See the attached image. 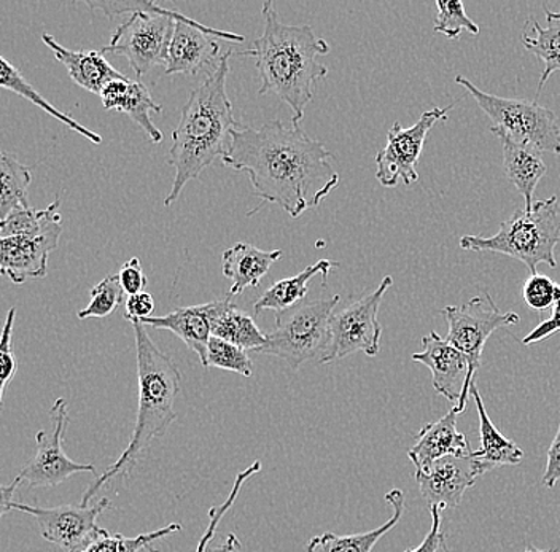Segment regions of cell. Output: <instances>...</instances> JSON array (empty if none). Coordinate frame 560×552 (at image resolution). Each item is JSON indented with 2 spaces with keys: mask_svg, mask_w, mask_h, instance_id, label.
<instances>
[{
  "mask_svg": "<svg viewBox=\"0 0 560 552\" xmlns=\"http://www.w3.org/2000/svg\"><path fill=\"white\" fill-rule=\"evenodd\" d=\"M331 160L330 150L310 138L300 125L279 120L260 128L237 126L222 156L225 166L250 178L260 208L266 202L278 204L292 219L320 205L338 187Z\"/></svg>",
  "mask_w": 560,
  "mask_h": 552,
  "instance_id": "cell-1",
  "label": "cell"
},
{
  "mask_svg": "<svg viewBox=\"0 0 560 552\" xmlns=\"http://www.w3.org/2000/svg\"><path fill=\"white\" fill-rule=\"evenodd\" d=\"M262 20L261 36L250 50L237 55L255 58L261 79L258 94H276L292 108V124H300L313 101L315 85L328 75V69L317 58L328 55L330 45L315 36L307 24H283L271 0L262 3Z\"/></svg>",
  "mask_w": 560,
  "mask_h": 552,
  "instance_id": "cell-2",
  "label": "cell"
},
{
  "mask_svg": "<svg viewBox=\"0 0 560 552\" xmlns=\"http://www.w3.org/2000/svg\"><path fill=\"white\" fill-rule=\"evenodd\" d=\"M231 56V51L222 56L212 75L191 91L182 107L170 150V164L175 174L170 195L164 198L166 208L177 201L185 185L201 176L213 161L223 156L230 145L231 132L240 126L226 91Z\"/></svg>",
  "mask_w": 560,
  "mask_h": 552,
  "instance_id": "cell-3",
  "label": "cell"
},
{
  "mask_svg": "<svg viewBox=\"0 0 560 552\" xmlns=\"http://www.w3.org/2000/svg\"><path fill=\"white\" fill-rule=\"evenodd\" d=\"M131 325L135 328L138 355V418L128 446L117 462L110 465L96 482L86 489L82 497L83 506H88L90 500L96 497L97 492L108 481L131 473L143 450L149 449L158 436H163L177 419L175 400L180 394V372L174 360L164 354L149 337L145 325L140 321H132Z\"/></svg>",
  "mask_w": 560,
  "mask_h": 552,
  "instance_id": "cell-4",
  "label": "cell"
},
{
  "mask_svg": "<svg viewBox=\"0 0 560 552\" xmlns=\"http://www.w3.org/2000/svg\"><path fill=\"white\" fill-rule=\"evenodd\" d=\"M91 10H100L107 19L131 13V19L120 24L112 34L104 54L128 59L136 77H143L155 66H166L175 21L196 23L175 10H167L155 2L140 0H91Z\"/></svg>",
  "mask_w": 560,
  "mask_h": 552,
  "instance_id": "cell-5",
  "label": "cell"
},
{
  "mask_svg": "<svg viewBox=\"0 0 560 552\" xmlns=\"http://www.w3.org/2000/svg\"><path fill=\"white\" fill-rule=\"evenodd\" d=\"M560 240V209L558 197L535 201L532 211H517L500 223L499 233L490 237L464 236L460 247L478 254H500L523 261L530 274L538 265L558 268L556 246Z\"/></svg>",
  "mask_w": 560,
  "mask_h": 552,
  "instance_id": "cell-6",
  "label": "cell"
},
{
  "mask_svg": "<svg viewBox=\"0 0 560 552\" xmlns=\"http://www.w3.org/2000/svg\"><path fill=\"white\" fill-rule=\"evenodd\" d=\"M341 296L303 302L276 314V327L266 334L261 355L279 356L290 368L300 369L306 362H320L330 342V324Z\"/></svg>",
  "mask_w": 560,
  "mask_h": 552,
  "instance_id": "cell-7",
  "label": "cell"
},
{
  "mask_svg": "<svg viewBox=\"0 0 560 552\" xmlns=\"http://www.w3.org/2000/svg\"><path fill=\"white\" fill-rule=\"evenodd\" d=\"M455 83L475 97L476 104L492 121L490 131L497 138L560 155V129L555 111L540 106L537 101L508 99L485 93L462 75L455 77Z\"/></svg>",
  "mask_w": 560,
  "mask_h": 552,
  "instance_id": "cell-8",
  "label": "cell"
},
{
  "mask_svg": "<svg viewBox=\"0 0 560 552\" xmlns=\"http://www.w3.org/2000/svg\"><path fill=\"white\" fill-rule=\"evenodd\" d=\"M394 284L392 275H385L374 292L349 304L339 313L332 314L330 324V342L322 356L320 365L346 359V356L363 352L368 356H376L381 351L383 325L377 319L381 304L387 290Z\"/></svg>",
  "mask_w": 560,
  "mask_h": 552,
  "instance_id": "cell-9",
  "label": "cell"
},
{
  "mask_svg": "<svg viewBox=\"0 0 560 552\" xmlns=\"http://www.w3.org/2000/svg\"><path fill=\"white\" fill-rule=\"evenodd\" d=\"M441 314L450 325L446 341L467 356L470 363L467 383V390L470 394L476 386L475 377L481 366L486 342L499 328L520 324V316L516 313H502L489 293L475 296L462 306H446Z\"/></svg>",
  "mask_w": 560,
  "mask_h": 552,
  "instance_id": "cell-10",
  "label": "cell"
},
{
  "mask_svg": "<svg viewBox=\"0 0 560 552\" xmlns=\"http://www.w3.org/2000/svg\"><path fill=\"white\" fill-rule=\"evenodd\" d=\"M110 505L103 498L93 506L61 505L51 508L13 502L10 512L26 513L34 517L42 537L48 543L61 548L65 552H83L94 541L100 540L107 530L97 526V519Z\"/></svg>",
  "mask_w": 560,
  "mask_h": 552,
  "instance_id": "cell-11",
  "label": "cell"
},
{
  "mask_svg": "<svg viewBox=\"0 0 560 552\" xmlns=\"http://www.w3.org/2000/svg\"><path fill=\"white\" fill-rule=\"evenodd\" d=\"M454 104L447 107H435L423 111L411 128H402L394 124L387 132V143L376 155V178L383 187L394 188L398 184H416L419 178L418 166L423 145L430 129L438 121L446 120Z\"/></svg>",
  "mask_w": 560,
  "mask_h": 552,
  "instance_id": "cell-12",
  "label": "cell"
},
{
  "mask_svg": "<svg viewBox=\"0 0 560 552\" xmlns=\"http://www.w3.org/2000/svg\"><path fill=\"white\" fill-rule=\"evenodd\" d=\"M50 415L52 430H40L35 435L37 450L33 460L18 474L21 482H27L33 488H56L77 473L96 474V467L73 462L62 449V438L69 425L68 401L58 398L52 403Z\"/></svg>",
  "mask_w": 560,
  "mask_h": 552,
  "instance_id": "cell-13",
  "label": "cell"
},
{
  "mask_svg": "<svg viewBox=\"0 0 560 552\" xmlns=\"http://www.w3.org/2000/svg\"><path fill=\"white\" fill-rule=\"evenodd\" d=\"M219 38L243 44L240 34L217 31L198 23L175 21L174 36L171 40L170 56L166 62V75H198L212 68L215 71L222 56H219Z\"/></svg>",
  "mask_w": 560,
  "mask_h": 552,
  "instance_id": "cell-14",
  "label": "cell"
},
{
  "mask_svg": "<svg viewBox=\"0 0 560 552\" xmlns=\"http://www.w3.org/2000/svg\"><path fill=\"white\" fill-rule=\"evenodd\" d=\"M62 216L59 214L40 233L0 239V271L13 284L42 279L48 272V258L59 244Z\"/></svg>",
  "mask_w": 560,
  "mask_h": 552,
  "instance_id": "cell-15",
  "label": "cell"
},
{
  "mask_svg": "<svg viewBox=\"0 0 560 552\" xmlns=\"http://www.w3.org/2000/svg\"><path fill=\"white\" fill-rule=\"evenodd\" d=\"M486 474L478 460V453L472 450L468 456H450L438 460L429 470L416 471L420 494L429 503L430 508H457L465 492L475 485L479 477Z\"/></svg>",
  "mask_w": 560,
  "mask_h": 552,
  "instance_id": "cell-16",
  "label": "cell"
},
{
  "mask_svg": "<svg viewBox=\"0 0 560 552\" xmlns=\"http://www.w3.org/2000/svg\"><path fill=\"white\" fill-rule=\"evenodd\" d=\"M423 351L411 356L412 362L422 363L432 372L433 389L454 403L455 410L464 412L470 394L467 390L470 363L467 356L441 338L436 331L422 338Z\"/></svg>",
  "mask_w": 560,
  "mask_h": 552,
  "instance_id": "cell-17",
  "label": "cell"
},
{
  "mask_svg": "<svg viewBox=\"0 0 560 552\" xmlns=\"http://www.w3.org/2000/svg\"><path fill=\"white\" fill-rule=\"evenodd\" d=\"M222 303L223 300H213V302L198 304V306L180 307L166 316L140 320V324L158 328V330L171 331L175 337L180 338L187 348L198 355L202 368L206 369L208 345L212 338V324Z\"/></svg>",
  "mask_w": 560,
  "mask_h": 552,
  "instance_id": "cell-18",
  "label": "cell"
},
{
  "mask_svg": "<svg viewBox=\"0 0 560 552\" xmlns=\"http://www.w3.org/2000/svg\"><path fill=\"white\" fill-rule=\"evenodd\" d=\"M458 414L460 412L453 408L443 418L420 428L415 445L408 450L409 460L415 465L416 471L429 470L444 457L468 456L472 453L464 433L458 432Z\"/></svg>",
  "mask_w": 560,
  "mask_h": 552,
  "instance_id": "cell-19",
  "label": "cell"
},
{
  "mask_svg": "<svg viewBox=\"0 0 560 552\" xmlns=\"http://www.w3.org/2000/svg\"><path fill=\"white\" fill-rule=\"evenodd\" d=\"M42 40L68 69L70 80L90 93L101 94L108 83L125 79L105 58L103 50H69L45 33Z\"/></svg>",
  "mask_w": 560,
  "mask_h": 552,
  "instance_id": "cell-20",
  "label": "cell"
},
{
  "mask_svg": "<svg viewBox=\"0 0 560 552\" xmlns=\"http://www.w3.org/2000/svg\"><path fill=\"white\" fill-rule=\"evenodd\" d=\"M100 96L107 110H118L128 115L149 136L150 141L153 143L163 141V134L150 118L152 111L161 114L163 107L153 101L152 94L142 82H136V80H129L126 77L125 79L114 80L105 86Z\"/></svg>",
  "mask_w": 560,
  "mask_h": 552,
  "instance_id": "cell-21",
  "label": "cell"
},
{
  "mask_svg": "<svg viewBox=\"0 0 560 552\" xmlns=\"http://www.w3.org/2000/svg\"><path fill=\"white\" fill-rule=\"evenodd\" d=\"M282 250L266 251L254 244L237 243L223 251V275L231 281L230 296L241 295L248 286H258Z\"/></svg>",
  "mask_w": 560,
  "mask_h": 552,
  "instance_id": "cell-22",
  "label": "cell"
},
{
  "mask_svg": "<svg viewBox=\"0 0 560 552\" xmlns=\"http://www.w3.org/2000/svg\"><path fill=\"white\" fill-rule=\"evenodd\" d=\"M499 139L502 143L503 169H505L508 180L524 198L525 211H532L535 204V190H537L542 176L548 173V166L538 150L511 142L510 139Z\"/></svg>",
  "mask_w": 560,
  "mask_h": 552,
  "instance_id": "cell-23",
  "label": "cell"
},
{
  "mask_svg": "<svg viewBox=\"0 0 560 552\" xmlns=\"http://www.w3.org/2000/svg\"><path fill=\"white\" fill-rule=\"evenodd\" d=\"M385 502L390 503L394 508V516L370 532L353 535H336L331 532L317 535L311 538L307 543V552H373L377 541L390 532L398 522H400L402 513H405V495L400 489H394L385 495Z\"/></svg>",
  "mask_w": 560,
  "mask_h": 552,
  "instance_id": "cell-24",
  "label": "cell"
},
{
  "mask_svg": "<svg viewBox=\"0 0 560 552\" xmlns=\"http://www.w3.org/2000/svg\"><path fill=\"white\" fill-rule=\"evenodd\" d=\"M338 267L339 263H336V261L318 260L317 263L311 265V267L301 271L300 274L276 282L255 302V316H258L262 310H275L276 314L282 313V310L303 303L307 293H310V284L315 275H322L325 281L332 269Z\"/></svg>",
  "mask_w": 560,
  "mask_h": 552,
  "instance_id": "cell-25",
  "label": "cell"
},
{
  "mask_svg": "<svg viewBox=\"0 0 560 552\" xmlns=\"http://www.w3.org/2000/svg\"><path fill=\"white\" fill-rule=\"evenodd\" d=\"M471 397L475 398L476 408L479 414V438H481V449L478 453V460L482 470L488 473L493 468L505 467V465H520L524 459V450L516 443L508 439L497 430L490 421L488 411L485 408L481 394L478 387H472Z\"/></svg>",
  "mask_w": 560,
  "mask_h": 552,
  "instance_id": "cell-26",
  "label": "cell"
},
{
  "mask_svg": "<svg viewBox=\"0 0 560 552\" xmlns=\"http://www.w3.org/2000/svg\"><path fill=\"white\" fill-rule=\"evenodd\" d=\"M527 26L534 31V36L524 30L521 42L532 55L541 59L545 69H542L540 83H538L537 99L549 77L555 72H560V13L551 12L546 9V26L542 27L538 21H527Z\"/></svg>",
  "mask_w": 560,
  "mask_h": 552,
  "instance_id": "cell-27",
  "label": "cell"
},
{
  "mask_svg": "<svg viewBox=\"0 0 560 552\" xmlns=\"http://www.w3.org/2000/svg\"><path fill=\"white\" fill-rule=\"evenodd\" d=\"M212 337L231 342L244 351L257 352L266 344V334L247 313L230 302V296L223 300L222 307L213 319Z\"/></svg>",
  "mask_w": 560,
  "mask_h": 552,
  "instance_id": "cell-28",
  "label": "cell"
},
{
  "mask_svg": "<svg viewBox=\"0 0 560 552\" xmlns=\"http://www.w3.org/2000/svg\"><path fill=\"white\" fill-rule=\"evenodd\" d=\"M0 85H2L3 89L20 94L21 97L30 101L34 106L40 107L42 110L47 111L48 115H51L52 118L61 121V124L69 126L72 131L79 132V134L83 136L88 141L96 143V145L103 143V138H101L97 132L91 131L86 126L80 125L79 121L73 120L69 114H62V111L58 110L51 103H48V101L24 79L23 73L18 71L15 66L10 64L5 58H0Z\"/></svg>",
  "mask_w": 560,
  "mask_h": 552,
  "instance_id": "cell-29",
  "label": "cell"
},
{
  "mask_svg": "<svg viewBox=\"0 0 560 552\" xmlns=\"http://www.w3.org/2000/svg\"><path fill=\"white\" fill-rule=\"evenodd\" d=\"M0 219L5 220L13 212L31 209L27 198V190L33 180L31 171L7 152H3L0 158Z\"/></svg>",
  "mask_w": 560,
  "mask_h": 552,
  "instance_id": "cell-30",
  "label": "cell"
},
{
  "mask_svg": "<svg viewBox=\"0 0 560 552\" xmlns=\"http://www.w3.org/2000/svg\"><path fill=\"white\" fill-rule=\"evenodd\" d=\"M182 526L178 522L158 529L155 532L138 535V537H125V535L105 533L100 540L91 543L83 552H140L149 550L155 541L164 537L180 532Z\"/></svg>",
  "mask_w": 560,
  "mask_h": 552,
  "instance_id": "cell-31",
  "label": "cell"
},
{
  "mask_svg": "<svg viewBox=\"0 0 560 552\" xmlns=\"http://www.w3.org/2000/svg\"><path fill=\"white\" fill-rule=\"evenodd\" d=\"M59 205L61 201L56 199L47 209H26V211H16L7 216L0 223V239L2 237L31 236V234L40 233L48 223L52 222L59 215Z\"/></svg>",
  "mask_w": 560,
  "mask_h": 552,
  "instance_id": "cell-32",
  "label": "cell"
},
{
  "mask_svg": "<svg viewBox=\"0 0 560 552\" xmlns=\"http://www.w3.org/2000/svg\"><path fill=\"white\" fill-rule=\"evenodd\" d=\"M122 295H125V290H122L118 274L107 275L91 290L90 303L86 304L85 309L79 310V319H105L118 309L122 302Z\"/></svg>",
  "mask_w": 560,
  "mask_h": 552,
  "instance_id": "cell-33",
  "label": "cell"
},
{
  "mask_svg": "<svg viewBox=\"0 0 560 552\" xmlns=\"http://www.w3.org/2000/svg\"><path fill=\"white\" fill-rule=\"evenodd\" d=\"M212 366L244 377H250L254 373V365L247 351L215 337L210 338L209 341L206 369Z\"/></svg>",
  "mask_w": 560,
  "mask_h": 552,
  "instance_id": "cell-34",
  "label": "cell"
},
{
  "mask_svg": "<svg viewBox=\"0 0 560 552\" xmlns=\"http://www.w3.org/2000/svg\"><path fill=\"white\" fill-rule=\"evenodd\" d=\"M438 19L435 20V33L444 34L450 40H455L460 36L462 31H468L472 36H478L479 26L465 12L464 3L446 2L438 0Z\"/></svg>",
  "mask_w": 560,
  "mask_h": 552,
  "instance_id": "cell-35",
  "label": "cell"
},
{
  "mask_svg": "<svg viewBox=\"0 0 560 552\" xmlns=\"http://www.w3.org/2000/svg\"><path fill=\"white\" fill-rule=\"evenodd\" d=\"M16 319V307H12L7 314L3 325L2 339H0V400L3 401L7 387L12 383L18 372V360L13 352V325Z\"/></svg>",
  "mask_w": 560,
  "mask_h": 552,
  "instance_id": "cell-36",
  "label": "cell"
},
{
  "mask_svg": "<svg viewBox=\"0 0 560 552\" xmlns=\"http://www.w3.org/2000/svg\"><path fill=\"white\" fill-rule=\"evenodd\" d=\"M523 298L530 309L546 310L560 298V285L545 274H532L523 286Z\"/></svg>",
  "mask_w": 560,
  "mask_h": 552,
  "instance_id": "cell-37",
  "label": "cell"
},
{
  "mask_svg": "<svg viewBox=\"0 0 560 552\" xmlns=\"http://www.w3.org/2000/svg\"><path fill=\"white\" fill-rule=\"evenodd\" d=\"M118 278H120L122 290L129 296L145 292V286L149 284L147 275L143 274L142 261L138 257H132L131 260L122 263Z\"/></svg>",
  "mask_w": 560,
  "mask_h": 552,
  "instance_id": "cell-38",
  "label": "cell"
},
{
  "mask_svg": "<svg viewBox=\"0 0 560 552\" xmlns=\"http://www.w3.org/2000/svg\"><path fill=\"white\" fill-rule=\"evenodd\" d=\"M430 513H432V529H430L425 540L418 548H409L405 552H438L443 550L444 541H446L444 533L441 532V519H443L444 509L433 506V508H430Z\"/></svg>",
  "mask_w": 560,
  "mask_h": 552,
  "instance_id": "cell-39",
  "label": "cell"
},
{
  "mask_svg": "<svg viewBox=\"0 0 560 552\" xmlns=\"http://www.w3.org/2000/svg\"><path fill=\"white\" fill-rule=\"evenodd\" d=\"M558 333H560V298L555 303V306H552L551 317L541 321L538 327H535L534 330L523 339V344L535 345Z\"/></svg>",
  "mask_w": 560,
  "mask_h": 552,
  "instance_id": "cell-40",
  "label": "cell"
},
{
  "mask_svg": "<svg viewBox=\"0 0 560 552\" xmlns=\"http://www.w3.org/2000/svg\"><path fill=\"white\" fill-rule=\"evenodd\" d=\"M125 307L126 319L132 324V321L145 320L152 317L153 310H155V300L150 293L142 292L129 296Z\"/></svg>",
  "mask_w": 560,
  "mask_h": 552,
  "instance_id": "cell-41",
  "label": "cell"
},
{
  "mask_svg": "<svg viewBox=\"0 0 560 552\" xmlns=\"http://www.w3.org/2000/svg\"><path fill=\"white\" fill-rule=\"evenodd\" d=\"M560 480V425L556 433L552 445L548 450V462H546L545 474H542V484L548 489L556 488Z\"/></svg>",
  "mask_w": 560,
  "mask_h": 552,
  "instance_id": "cell-42",
  "label": "cell"
},
{
  "mask_svg": "<svg viewBox=\"0 0 560 552\" xmlns=\"http://www.w3.org/2000/svg\"><path fill=\"white\" fill-rule=\"evenodd\" d=\"M21 484L20 478H15V481L10 485H2V506H0V515H7L10 512V505H12L15 500H13V495H15V491L18 485Z\"/></svg>",
  "mask_w": 560,
  "mask_h": 552,
  "instance_id": "cell-43",
  "label": "cell"
},
{
  "mask_svg": "<svg viewBox=\"0 0 560 552\" xmlns=\"http://www.w3.org/2000/svg\"><path fill=\"white\" fill-rule=\"evenodd\" d=\"M241 550H243V544H241L240 538L234 533H230L222 544H219V547L208 548L205 552H240Z\"/></svg>",
  "mask_w": 560,
  "mask_h": 552,
  "instance_id": "cell-44",
  "label": "cell"
},
{
  "mask_svg": "<svg viewBox=\"0 0 560 552\" xmlns=\"http://www.w3.org/2000/svg\"><path fill=\"white\" fill-rule=\"evenodd\" d=\"M521 552H555V551H549V550H538V548L530 547V548H527V550H525V551H521Z\"/></svg>",
  "mask_w": 560,
  "mask_h": 552,
  "instance_id": "cell-45",
  "label": "cell"
}]
</instances>
